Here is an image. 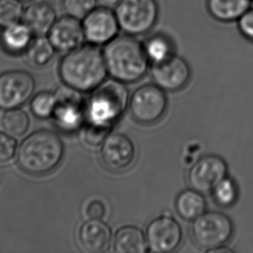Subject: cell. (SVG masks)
<instances>
[{"mask_svg": "<svg viewBox=\"0 0 253 253\" xmlns=\"http://www.w3.org/2000/svg\"><path fill=\"white\" fill-rule=\"evenodd\" d=\"M233 219L222 212L206 211L193 220L191 235L197 247L210 253L225 247L234 236Z\"/></svg>", "mask_w": 253, "mask_h": 253, "instance_id": "5b68a950", "label": "cell"}, {"mask_svg": "<svg viewBox=\"0 0 253 253\" xmlns=\"http://www.w3.org/2000/svg\"><path fill=\"white\" fill-rule=\"evenodd\" d=\"M1 126L10 136L21 137L27 132L30 127V118L24 110H6L1 118Z\"/></svg>", "mask_w": 253, "mask_h": 253, "instance_id": "d4e9b609", "label": "cell"}, {"mask_svg": "<svg viewBox=\"0 0 253 253\" xmlns=\"http://www.w3.org/2000/svg\"><path fill=\"white\" fill-rule=\"evenodd\" d=\"M103 55L107 73L113 79L123 83L142 79L150 64L144 44L136 37L125 33L105 45Z\"/></svg>", "mask_w": 253, "mask_h": 253, "instance_id": "7a4b0ae2", "label": "cell"}, {"mask_svg": "<svg viewBox=\"0 0 253 253\" xmlns=\"http://www.w3.org/2000/svg\"><path fill=\"white\" fill-rule=\"evenodd\" d=\"M175 210L182 219L194 220L207 211V201L201 192L186 189L175 200Z\"/></svg>", "mask_w": 253, "mask_h": 253, "instance_id": "44dd1931", "label": "cell"}, {"mask_svg": "<svg viewBox=\"0 0 253 253\" xmlns=\"http://www.w3.org/2000/svg\"><path fill=\"white\" fill-rule=\"evenodd\" d=\"M62 3L67 15L81 20L99 5L98 0H62Z\"/></svg>", "mask_w": 253, "mask_h": 253, "instance_id": "83f0119b", "label": "cell"}, {"mask_svg": "<svg viewBox=\"0 0 253 253\" xmlns=\"http://www.w3.org/2000/svg\"><path fill=\"white\" fill-rule=\"evenodd\" d=\"M55 105V93L51 92H38L31 100V113L39 119H48L53 115Z\"/></svg>", "mask_w": 253, "mask_h": 253, "instance_id": "484cf974", "label": "cell"}, {"mask_svg": "<svg viewBox=\"0 0 253 253\" xmlns=\"http://www.w3.org/2000/svg\"><path fill=\"white\" fill-rule=\"evenodd\" d=\"M83 212L87 219H101L106 215V207L99 199H89L84 205Z\"/></svg>", "mask_w": 253, "mask_h": 253, "instance_id": "1f68e13d", "label": "cell"}, {"mask_svg": "<svg viewBox=\"0 0 253 253\" xmlns=\"http://www.w3.org/2000/svg\"><path fill=\"white\" fill-rule=\"evenodd\" d=\"M86 43L105 46L120 35V27L114 9L98 5L83 20Z\"/></svg>", "mask_w": 253, "mask_h": 253, "instance_id": "30bf717a", "label": "cell"}, {"mask_svg": "<svg viewBox=\"0 0 253 253\" xmlns=\"http://www.w3.org/2000/svg\"><path fill=\"white\" fill-rule=\"evenodd\" d=\"M17 143L14 137L0 131V163L10 161L17 153Z\"/></svg>", "mask_w": 253, "mask_h": 253, "instance_id": "f546056e", "label": "cell"}, {"mask_svg": "<svg viewBox=\"0 0 253 253\" xmlns=\"http://www.w3.org/2000/svg\"><path fill=\"white\" fill-rule=\"evenodd\" d=\"M148 248L158 253H171L182 240V229L176 219L171 216L162 215L153 219L146 229Z\"/></svg>", "mask_w": 253, "mask_h": 253, "instance_id": "7c38bea8", "label": "cell"}, {"mask_svg": "<svg viewBox=\"0 0 253 253\" xmlns=\"http://www.w3.org/2000/svg\"><path fill=\"white\" fill-rule=\"evenodd\" d=\"M57 18L56 11L50 3L36 2L24 9L22 21L35 36H47Z\"/></svg>", "mask_w": 253, "mask_h": 253, "instance_id": "ac0fdd59", "label": "cell"}, {"mask_svg": "<svg viewBox=\"0 0 253 253\" xmlns=\"http://www.w3.org/2000/svg\"><path fill=\"white\" fill-rule=\"evenodd\" d=\"M252 1H253V0H252Z\"/></svg>", "mask_w": 253, "mask_h": 253, "instance_id": "d590c367", "label": "cell"}, {"mask_svg": "<svg viewBox=\"0 0 253 253\" xmlns=\"http://www.w3.org/2000/svg\"><path fill=\"white\" fill-rule=\"evenodd\" d=\"M22 2H30V1H33V0H20Z\"/></svg>", "mask_w": 253, "mask_h": 253, "instance_id": "e575fe53", "label": "cell"}, {"mask_svg": "<svg viewBox=\"0 0 253 253\" xmlns=\"http://www.w3.org/2000/svg\"><path fill=\"white\" fill-rule=\"evenodd\" d=\"M143 44L145 54L153 65L165 62V60L174 55L173 43L170 39L165 35H153L148 38Z\"/></svg>", "mask_w": 253, "mask_h": 253, "instance_id": "cb8c5ba5", "label": "cell"}, {"mask_svg": "<svg viewBox=\"0 0 253 253\" xmlns=\"http://www.w3.org/2000/svg\"><path fill=\"white\" fill-rule=\"evenodd\" d=\"M47 37L55 50L64 54L76 49L85 42L83 22L69 15L58 17Z\"/></svg>", "mask_w": 253, "mask_h": 253, "instance_id": "9a60e30c", "label": "cell"}, {"mask_svg": "<svg viewBox=\"0 0 253 253\" xmlns=\"http://www.w3.org/2000/svg\"><path fill=\"white\" fill-rule=\"evenodd\" d=\"M107 74L103 50L89 43L66 53L59 64L62 83L80 92H92Z\"/></svg>", "mask_w": 253, "mask_h": 253, "instance_id": "6da1fadb", "label": "cell"}, {"mask_svg": "<svg viewBox=\"0 0 253 253\" xmlns=\"http://www.w3.org/2000/svg\"><path fill=\"white\" fill-rule=\"evenodd\" d=\"M211 194L219 208L232 209L240 200V185L233 176L227 174L212 188Z\"/></svg>", "mask_w": 253, "mask_h": 253, "instance_id": "7402d4cb", "label": "cell"}, {"mask_svg": "<svg viewBox=\"0 0 253 253\" xmlns=\"http://www.w3.org/2000/svg\"><path fill=\"white\" fill-rule=\"evenodd\" d=\"M228 174V165L219 155H206L195 162L188 171V184L202 194L212 188Z\"/></svg>", "mask_w": 253, "mask_h": 253, "instance_id": "8fae6325", "label": "cell"}, {"mask_svg": "<svg viewBox=\"0 0 253 253\" xmlns=\"http://www.w3.org/2000/svg\"><path fill=\"white\" fill-rule=\"evenodd\" d=\"M112 231L101 219H88L80 227L79 243L89 253H102L108 251L112 244Z\"/></svg>", "mask_w": 253, "mask_h": 253, "instance_id": "2e32d148", "label": "cell"}, {"mask_svg": "<svg viewBox=\"0 0 253 253\" xmlns=\"http://www.w3.org/2000/svg\"><path fill=\"white\" fill-rule=\"evenodd\" d=\"M33 31L23 21L1 28L0 46L11 55L25 54L34 39Z\"/></svg>", "mask_w": 253, "mask_h": 253, "instance_id": "e0dca14e", "label": "cell"}, {"mask_svg": "<svg viewBox=\"0 0 253 253\" xmlns=\"http://www.w3.org/2000/svg\"><path fill=\"white\" fill-rule=\"evenodd\" d=\"M237 28L244 39L253 43V7H251L237 20Z\"/></svg>", "mask_w": 253, "mask_h": 253, "instance_id": "4dcf8cb0", "label": "cell"}, {"mask_svg": "<svg viewBox=\"0 0 253 253\" xmlns=\"http://www.w3.org/2000/svg\"><path fill=\"white\" fill-rule=\"evenodd\" d=\"M64 146L57 134L39 130L22 141L17 151V164L27 174L41 175L55 169L62 160Z\"/></svg>", "mask_w": 253, "mask_h": 253, "instance_id": "3957f363", "label": "cell"}, {"mask_svg": "<svg viewBox=\"0 0 253 253\" xmlns=\"http://www.w3.org/2000/svg\"><path fill=\"white\" fill-rule=\"evenodd\" d=\"M55 105L52 119L55 126L64 132H75L86 119L85 103L80 92L66 85L55 92Z\"/></svg>", "mask_w": 253, "mask_h": 253, "instance_id": "52a82bcc", "label": "cell"}, {"mask_svg": "<svg viewBox=\"0 0 253 253\" xmlns=\"http://www.w3.org/2000/svg\"><path fill=\"white\" fill-rule=\"evenodd\" d=\"M24 10L20 0H0V27L22 21Z\"/></svg>", "mask_w": 253, "mask_h": 253, "instance_id": "4316f807", "label": "cell"}, {"mask_svg": "<svg viewBox=\"0 0 253 253\" xmlns=\"http://www.w3.org/2000/svg\"><path fill=\"white\" fill-rule=\"evenodd\" d=\"M164 91L156 84H147L137 88L130 100V113L134 120L144 125L156 123L160 120L168 106Z\"/></svg>", "mask_w": 253, "mask_h": 253, "instance_id": "ba28073f", "label": "cell"}, {"mask_svg": "<svg viewBox=\"0 0 253 253\" xmlns=\"http://www.w3.org/2000/svg\"><path fill=\"white\" fill-rule=\"evenodd\" d=\"M129 93L123 83L117 80L105 81L92 91L85 103L88 123L113 126L126 109Z\"/></svg>", "mask_w": 253, "mask_h": 253, "instance_id": "277c9868", "label": "cell"}, {"mask_svg": "<svg viewBox=\"0 0 253 253\" xmlns=\"http://www.w3.org/2000/svg\"><path fill=\"white\" fill-rule=\"evenodd\" d=\"M36 81L24 70H10L0 74V109L19 108L31 99Z\"/></svg>", "mask_w": 253, "mask_h": 253, "instance_id": "9c48e42d", "label": "cell"}, {"mask_svg": "<svg viewBox=\"0 0 253 253\" xmlns=\"http://www.w3.org/2000/svg\"><path fill=\"white\" fill-rule=\"evenodd\" d=\"M252 0H207L209 15L219 23L230 24L237 20L253 6Z\"/></svg>", "mask_w": 253, "mask_h": 253, "instance_id": "d6986e66", "label": "cell"}, {"mask_svg": "<svg viewBox=\"0 0 253 253\" xmlns=\"http://www.w3.org/2000/svg\"><path fill=\"white\" fill-rule=\"evenodd\" d=\"M136 150L130 137L123 133H110L103 142L100 158L110 170L127 169L135 159Z\"/></svg>", "mask_w": 253, "mask_h": 253, "instance_id": "4fadbf2b", "label": "cell"}, {"mask_svg": "<svg viewBox=\"0 0 253 253\" xmlns=\"http://www.w3.org/2000/svg\"><path fill=\"white\" fill-rule=\"evenodd\" d=\"M113 248L118 253H144L148 248L146 237L137 226H123L117 231Z\"/></svg>", "mask_w": 253, "mask_h": 253, "instance_id": "ffe728a7", "label": "cell"}, {"mask_svg": "<svg viewBox=\"0 0 253 253\" xmlns=\"http://www.w3.org/2000/svg\"><path fill=\"white\" fill-rule=\"evenodd\" d=\"M55 52V48L47 36H36L25 55L31 66L42 68L51 61Z\"/></svg>", "mask_w": 253, "mask_h": 253, "instance_id": "603a6c76", "label": "cell"}, {"mask_svg": "<svg viewBox=\"0 0 253 253\" xmlns=\"http://www.w3.org/2000/svg\"><path fill=\"white\" fill-rule=\"evenodd\" d=\"M114 10L120 31L133 37L150 32L159 15L156 0H121Z\"/></svg>", "mask_w": 253, "mask_h": 253, "instance_id": "8992f818", "label": "cell"}, {"mask_svg": "<svg viewBox=\"0 0 253 253\" xmlns=\"http://www.w3.org/2000/svg\"><path fill=\"white\" fill-rule=\"evenodd\" d=\"M191 77V69L184 59L173 55L165 62L153 65L152 78L163 90L175 92L183 88Z\"/></svg>", "mask_w": 253, "mask_h": 253, "instance_id": "5bb4252c", "label": "cell"}, {"mask_svg": "<svg viewBox=\"0 0 253 253\" xmlns=\"http://www.w3.org/2000/svg\"><path fill=\"white\" fill-rule=\"evenodd\" d=\"M48 2H58V1H62V0H48Z\"/></svg>", "mask_w": 253, "mask_h": 253, "instance_id": "836d02e7", "label": "cell"}, {"mask_svg": "<svg viewBox=\"0 0 253 253\" xmlns=\"http://www.w3.org/2000/svg\"><path fill=\"white\" fill-rule=\"evenodd\" d=\"M120 1L121 0H98L99 5L109 7L112 9H114L120 3Z\"/></svg>", "mask_w": 253, "mask_h": 253, "instance_id": "d6a6232c", "label": "cell"}, {"mask_svg": "<svg viewBox=\"0 0 253 253\" xmlns=\"http://www.w3.org/2000/svg\"><path fill=\"white\" fill-rule=\"evenodd\" d=\"M111 128L112 127L88 123L85 127L83 137L85 144L92 147H97L102 144L111 132Z\"/></svg>", "mask_w": 253, "mask_h": 253, "instance_id": "f1b7e54d", "label": "cell"}]
</instances>
